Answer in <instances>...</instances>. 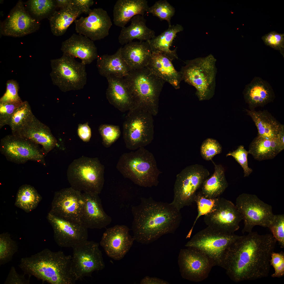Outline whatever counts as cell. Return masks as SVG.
<instances>
[{"label":"cell","instance_id":"6da1fadb","mask_svg":"<svg viewBox=\"0 0 284 284\" xmlns=\"http://www.w3.org/2000/svg\"><path fill=\"white\" fill-rule=\"evenodd\" d=\"M276 241L270 234L252 231L239 236L226 249L221 267L235 282L267 277Z\"/></svg>","mask_w":284,"mask_h":284},{"label":"cell","instance_id":"7a4b0ae2","mask_svg":"<svg viewBox=\"0 0 284 284\" xmlns=\"http://www.w3.org/2000/svg\"><path fill=\"white\" fill-rule=\"evenodd\" d=\"M131 230L134 240L147 245L167 234L174 233L181 220L180 210L171 203L158 201L151 197L141 198L132 207Z\"/></svg>","mask_w":284,"mask_h":284},{"label":"cell","instance_id":"3957f363","mask_svg":"<svg viewBox=\"0 0 284 284\" xmlns=\"http://www.w3.org/2000/svg\"><path fill=\"white\" fill-rule=\"evenodd\" d=\"M72 256L61 251L45 248L29 257L22 258L18 266L25 275L34 276L43 283L74 284L76 281L72 267Z\"/></svg>","mask_w":284,"mask_h":284},{"label":"cell","instance_id":"277c9868","mask_svg":"<svg viewBox=\"0 0 284 284\" xmlns=\"http://www.w3.org/2000/svg\"><path fill=\"white\" fill-rule=\"evenodd\" d=\"M125 153L120 157L116 168L125 178L145 187L158 185L161 173L153 154L144 147Z\"/></svg>","mask_w":284,"mask_h":284},{"label":"cell","instance_id":"5b68a950","mask_svg":"<svg viewBox=\"0 0 284 284\" xmlns=\"http://www.w3.org/2000/svg\"><path fill=\"white\" fill-rule=\"evenodd\" d=\"M135 106L148 110L154 116L158 113L159 97L165 82L147 67L131 70L124 78Z\"/></svg>","mask_w":284,"mask_h":284},{"label":"cell","instance_id":"8992f818","mask_svg":"<svg viewBox=\"0 0 284 284\" xmlns=\"http://www.w3.org/2000/svg\"><path fill=\"white\" fill-rule=\"evenodd\" d=\"M216 61L210 54L205 57L186 61L181 69L183 80L195 88L196 95L200 101L209 100L214 94Z\"/></svg>","mask_w":284,"mask_h":284},{"label":"cell","instance_id":"52a82bcc","mask_svg":"<svg viewBox=\"0 0 284 284\" xmlns=\"http://www.w3.org/2000/svg\"><path fill=\"white\" fill-rule=\"evenodd\" d=\"M104 167L97 158L84 156L74 160L67 171L70 187L82 192L99 194L104 182Z\"/></svg>","mask_w":284,"mask_h":284},{"label":"cell","instance_id":"ba28073f","mask_svg":"<svg viewBox=\"0 0 284 284\" xmlns=\"http://www.w3.org/2000/svg\"><path fill=\"white\" fill-rule=\"evenodd\" d=\"M153 115L144 108L135 106L128 111L123 124L126 148L134 150L150 144L154 137Z\"/></svg>","mask_w":284,"mask_h":284},{"label":"cell","instance_id":"9c48e42d","mask_svg":"<svg viewBox=\"0 0 284 284\" xmlns=\"http://www.w3.org/2000/svg\"><path fill=\"white\" fill-rule=\"evenodd\" d=\"M50 74L53 84L62 92L83 89L86 83L85 65L63 54L60 58L51 59Z\"/></svg>","mask_w":284,"mask_h":284},{"label":"cell","instance_id":"30bf717a","mask_svg":"<svg viewBox=\"0 0 284 284\" xmlns=\"http://www.w3.org/2000/svg\"><path fill=\"white\" fill-rule=\"evenodd\" d=\"M210 174L202 165L186 166L177 175L174 187L173 199L171 204L180 210L194 202L195 196L204 181Z\"/></svg>","mask_w":284,"mask_h":284},{"label":"cell","instance_id":"8fae6325","mask_svg":"<svg viewBox=\"0 0 284 284\" xmlns=\"http://www.w3.org/2000/svg\"><path fill=\"white\" fill-rule=\"evenodd\" d=\"M239 236L207 226L195 234L185 246L199 250L210 259L215 266L221 267L226 249Z\"/></svg>","mask_w":284,"mask_h":284},{"label":"cell","instance_id":"7c38bea8","mask_svg":"<svg viewBox=\"0 0 284 284\" xmlns=\"http://www.w3.org/2000/svg\"><path fill=\"white\" fill-rule=\"evenodd\" d=\"M244 220L243 233L252 232L259 225L268 228L273 220L272 206L260 199L256 195L242 193L237 198L235 205Z\"/></svg>","mask_w":284,"mask_h":284},{"label":"cell","instance_id":"4fadbf2b","mask_svg":"<svg viewBox=\"0 0 284 284\" xmlns=\"http://www.w3.org/2000/svg\"><path fill=\"white\" fill-rule=\"evenodd\" d=\"M72 248V267L76 281L91 276L94 271L104 268L105 264L98 243L87 240Z\"/></svg>","mask_w":284,"mask_h":284},{"label":"cell","instance_id":"5bb4252c","mask_svg":"<svg viewBox=\"0 0 284 284\" xmlns=\"http://www.w3.org/2000/svg\"><path fill=\"white\" fill-rule=\"evenodd\" d=\"M0 151L7 159L18 164L32 161L44 166V154L39 145L21 136L7 135L1 139Z\"/></svg>","mask_w":284,"mask_h":284},{"label":"cell","instance_id":"9a60e30c","mask_svg":"<svg viewBox=\"0 0 284 284\" xmlns=\"http://www.w3.org/2000/svg\"><path fill=\"white\" fill-rule=\"evenodd\" d=\"M178 263L181 277L195 282H201L208 277L215 266L208 256L194 248L187 247L179 252Z\"/></svg>","mask_w":284,"mask_h":284},{"label":"cell","instance_id":"2e32d148","mask_svg":"<svg viewBox=\"0 0 284 284\" xmlns=\"http://www.w3.org/2000/svg\"><path fill=\"white\" fill-rule=\"evenodd\" d=\"M83 204L82 192L71 187L63 188L55 193L49 212L65 220L81 222Z\"/></svg>","mask_w":284,"mask_h":284},{"label":"cell","instance_id":"e0dca14e","mask_svg":"<svg viewBox=\"0 0 284 284\" xmlns=\"http://www.w3.org/2000/svg\"><path fill=\"white\" fill-rule=\"evenodd\" d=\"M40 26V22L31 16L23 1L19 0L2 23L1 32L5 36L20 37L36 32Z\"/></svg>","mask_w":284,"mask_h":284},{"label":"cell","instance_id":"ac0fdd59","mask_svg":"<svg viewBox=\"0 0 284 284\" xmlns=\"http://www.w3.org/2000/svg\"><path fill=\"white\" fill-rule=\"evenodd\" d=\"M47 219L53 229L55 241L59 246L72 248L88 240V229L81 223L65 220L49 212Z\"/></svg>","mask_w":284,"mask_h":284},{"label":"cell","instance_id":"d6986e66","mask_svg":"<svg viewBox=\"0 0 284 284\" xmlns=\"http://www.w3.org/2000/svg\"><path fill=\"white\" fill-rule=\"evenodd\" d=\"M242 220L235 205L222 197L220 198L216 210L204 217V222L207 226L230 233H234L239 229Z\"/></svg>","mask_w":284,"mask_h":284},{"label":"cell","instance_id":"ffe728a7","mask_svg":"<svg viewBox=\"0 0 284 284\" xmlns=\"http://www.w3.org/2000/svg\"><path fill=\"white\" fill-rule=\"evenodd\" d=\"M134 241L127 226L116 225L106 230L100 244L109 257L119 260L129 252Z\"/></svg>","mask_w":284,"mask_h":284},{"label":"cell","instance_id":"44dd1931","mask_svg":"<svg viewBox=\"0 0 284 284\" xmlns=\"http://www.w3.org/2000/svg\"><path fill=\"white\" fill-rule=\"evenodd\" d=\"M74 22L77 33L93 41L107 36L112 24L106 11L100 8L92 9L87 17H81Z\"/></svg>","mask_w":284,"mask_h":284},{"label":"cell","instance_id":"7402d4cb","mask_svg":"<svg viewBox=\"0 0 284 284\" xmlns=\"http://www.w3.org/2000/svg\"><path fill=\"white\" fill-rule=\"evenodd\" d=\"M82 195L84 204L81 222L88 229H101L110 224L111 217L104 210L99 194L82 192Z\"/></svg>","mask_w":284,"mask_h":284},{"label":"cell","instance_id":"603a6c76","mask_svg":"<svg viewBox=\"0 0 284 284\" xmlns=\"http://www.w3.org/2000/svg\"><path fill=\"white\" fill-rule=\"evenodd\" d=\"M61 50L63 54L80 59L85 65L91 63L99 56L94 41L79 34H73L63 42Z\"/></svg>","mask_w":284,"mask_h":284},{"label":"cell","instance_id":"cb8c5ba5","mask_svg":"<svg viewBox=\"0 0 284 284\" xmlns=\"http://www.w3.org/2000/svg\"><path fill=\"white\" fill-rule=\"evenodd\" d=\"M106 78L108 86L106 96L109 103L122 112L129 111L134 107L132 96L124 78L109 76Z\"/></svg>","mask_w":284,"mask_h":284},{"label":"cell","instance_id":"d4e9b609","mask_svg":"<svg viewBox=\"0 0 284 284\" xmlns=\"http://www.w3.org/2000/svg\"><path fill=\"white\" fill-rule=\"evenodd\" d=\"M243 94L245 101L251 110L264 106L272 102L275 97L270 84L259 77H255L246 85Z\"/></svg>","mask_w":284,"mask_h":284},{"label":"cell","instance_id":"484cf974","mask_svg":"<svg viewBox=\"0 0 284 284\" xmlns=\"http://www.w3.org/2000/svg\"><path fill=\"white\" fill-rule=\"evenodd\" d=\"M15 135L42 145V149L45 155L54 148L57 143V139L52 134L50 128L35 116L26 127L19 133Z\"/></svg>","mask_w":284,"mask_h":284},{"label":"cell","instance_id":"4316f807","mask_svg":"<svg viewBox=\"0 0 284 284\" xmlns=\"http://www.w3.org/2000/svg\"><path fill=\"white\" fill-rule=\"evenodd\" d=\"M152 51L147 41H132L121 48L122 56L131 70L146 67L152 57Z\"/></svg>","mask_w":284,"mask_h":284},{"label":"cell","instance_id":"83f0119b","mask_svg":"<svg viewBox=\"0 0 284 284\" xmlns=\"http://www.w3.org/2000/svg\"><path fill=\"white\" fill-rule=\"evenodd\" d=\"M172 61L164 54L152 53L146 67L165 82H167L177 89L180 88L183 79L181 72L176 70Z\"/></svg>","mask_w":284,"mask_h":284},{"label":"cell","instance_id":"f1b7e54d","mask_svg":"<svg viewBox=\"0 0 284 284\" xmlns=\"http://www.w3.org/2000/svg\"><path fill=\"white\" fill-rule=\"evenodd\" d=\"M149 7L146 0H118L113 9L114 23L121 28L125 27L135 16H144Z\"/></svg>","mask_w":284,"mask_h":284},{"label":"cell","instance_id":"f546056e","mask_svg":"<svg viewBox=\"0 0 284 284\" xmlns=\"http://www.w3.org/2000/svg\"><path fill=\"white\" fill-rule=\"evenodd\" d=\"M121 48L112 55L98 56L97 66L101 75L106 78L112 76L123 78L128 75L131 70L122 56Z\"/></svg>","mask_w":284,"mask_h":284},{"label":"cell","instance_id":"4dcf8cb0","mask_svg":"<svg viewBox=\"0 0 284 284\" xmlns=\"http://www.w3.org/2000/svg\"><path fill=\"white\" fill-rule=\"evenodd\" d=\"M130 21L129 26L121 28L118 40L122 45L131 42L135 39L141 42L147 41L155 36L154 31L147 26L146 20L144 16H135Z\"/></svg>","mask_w":284,"mask_h":284},{"label":"cell","instance_id":"1f68e13d","mask_svg":"<svg viewBox=\"0 0 284 284\" xmlns=\"http://www.w3.org/2000/svg\"><path fill=\"white\" fill-rule=\"evenodd\" d=\"M245 110L254 122L259 136L268 139L275 138L284 125L266 110Z\"/></svg>","mask_w":284,"mask_h":284},{"label":"cell","instance_id":"d6a6232c","mask_svg":"<svg viewBox=\"0 0 284 284\" xmlns=\"http://www.w3.org/2000/svg\"><path fill=\"white\" fill-rule=\"evenodd\" d=\"M183 27L177 24L169 26L168 28L159 35L147 41L152 53L165 54L172 61L178 59L177 48L173 50L170 48L177 33L183 31Z\"/></svg>","mask_w":284,"mask_h":284},{"label":"cell","instance_id":"836d02e7","mask_svg":"<svg viewBox=\"0 0 284 284\" xmlns=\"http://www.w3.org/2000/svg\"><path fill=\"white\" fill-rule=\"evenodd\" d=\"M82 14L79 9L72 5L59 11H55L48 18L52 33L57 36L63 35Z\"/></svg>","mask_w":284,"mask_h":284},{"label":"cell","instance_id":"e575fe53","mask_svg":"<svg viewBox=\"0 0 284 284\" xmlns=\"http://www.w3.org/2000/svg\"><path fill=\"white\" fill-rule=\"evenodd\" d=\"M283 150L277 137L268 139L257 136L250 144L249 154L259 161L274 158Z\"/></svg>","mask_w":284,"mask_h":284},{"label":"cell","instance_id":"d590c367","mask_svg":"<svg viewBox=\"0 0 284 284\" xmlns=\"http://www.w3.org/2000/svg\"><path fill=\"white\" fill-rule=\"evenodd\" d=\"M214 166V171L204 181L200 191L205 197H219L228 186L225 175V169L221 164H217L211 160Z\"/></svg>","mask_w":284,"mask_h":284},{"label":"cell","instance_id":"8d00e7d4","mask_svg":"<svg viewBox=\"0 0 284 284\" xmlns=\"http://www.w3.org/2000/svg\"><path fill=\"white\" fill-rule=\"evenodd\" d=\"M42 199L41 196L33 187L29 185H23L18 190L14 205L29 213L37 207Z\"/></svg>","mask_w":284,"mask_h":284},{"label":"cell","instance_id":"74e56055","mask_svg":"<svg viewBox=\"0 0 284 284\" xmlns=\"http://www.w3.org/2000/svg\"><path fill=\"white\" fill-rule=\"evenodd\" d=\"M34 115L28 102H23L16 110L12 116L8 125L12 134L17 135L28 124Z\"/></svg>","mask_w":284,"mask_h":284},{"label":"cell","instance_id":"f35d334b","mask_svg":"<svg viewBox=\"0 0 284 284\" xmlns=\"http://www.w3.org/2000/svg\"><path fill=\"white\" fill-rule=\"evenodd\" d=\"M24 4L30 14L38 22L48 18L57 8L53 0H29Z\"/></svg>","mask_w":284,"mask_h":284},{"label":"cell","instance_id":"ab89813d","mask_svg":"<svg viewBox=\"0 0 284 284\" xmlns=\"http://www.w3.org/2000/svg\"><path fill=\"white\" fill-rule=\"evenodd\" d=\"M220 198V197L214 198H207L203 195L200 191L197 192L195 197L194 202L196 203L197 206L198 214L187 237L190 236L195 224L200 217L210 214L216 210Z\"/></svg>","mask_w":284,"mask_h":284},{"label":"cell","instance_id":"60d3db41","mask_svg":"<svg viewBox=\"0 0 284 284\" xmlns=\"http://www.w3.org/2000/svg\"><path fill=\"white\" fill-rule=\"evenodd\" d=\"M16 241L12 239L9 234L3 232L0 235V265H4L12 259L18 251Z\"/></svg>","mask_w":284,"mask_h":284},{"label":"cell","instance_id":"b9f144b4","mask_svg":"<svg viewBox=\"0 0 284 284\" xmlns=\"http://www.w3.org/2000/svg\"><path fill=\"white\" fill-rule=\"evenodd\" d=\"M175 12V8L166 0H160L149 7L146 13L152 14L161 21L165 20L169 26L171 25V20Z\"/></svg>","mask_w":284,"mask_h":284},{"label":"cell","instance_id":"7bdbcfd3","mask_svg":"<svg viewBox=\"0 0 284 284\" xmlns=\"http://www.w3.org/2000/svg\"><path fill=\"white\" fill-rule=\"evenodd\" d=\"M99 131L102 138V144L106 148L110 147L119 139L121 133L119 126L108 124L101 125Z\"/></svg>","mask_w":284,"mask_h":284},{"label":"cell","instance_id":"ee69618b","mask_svg":"<svg viewBox=\"0 0 284 284\" xmlns=\"http://www.w3.org/2000/svg\"><path fill=\"white\" fill-rule=\"evenodd\" d=\"M222 151V147L216 140L212 138L206 139L202 142L200 147V153L204 159L212 160L213 157L219 154Z\"/></svg>","mask_w":284,"mask_h":284},{"label":"cell","instance_id":"f6af8a7d","mask_svg":"<svg viewBox=\"0 0 284 284\" xmlns=\"http://www.w3.org/2000/svg\"><path fill=\"white\" fill-rule=\"evenodd\" d=\"M268 228L281 248L284 247V215H275Z\"/></svg>","mask_w":284,"mask_h":284},{"label":"cell","instance_id":"bcb514c9","mask_svg":"<svg viewBox=\"0 0 284 284\" xmlns=\"http://www.w3.org/2000/svg\"><path fill=\"white\" fill-rule=\"evenodd\" d=\"M249 154L243 145L239 146L235 150L230 151L227 154L226 157L231 156L240 165L244 170V177H248L251 173L253 170L248 167L247 156Z\"/></svg>","mask_w":284,"mask_h":284},{"label":"cell","instance_id":"7dc6e473","mask_svg":"<svg viewBox=\"0 0 284 284\" xmlns=\"http://www.w3.org/2000/svg\"><path fill=\"white\" fill-rule=\"evenodd\" d=\"M19 85L15 80L11 79L6 83V91L0 98V103H13L22 102L18 94Z\"/></svg>","mask_w":284,"mask_h":284},{"label":"cell","instance_id":"c3c4849f","mask_svg":"<svg viewBox=\"0 0 284 284\" xmlns=\"http://www.w3.org/2000/svg\"><path fill=\"white\" fill-rule=\"evenodd\" d=\"M265 44L279 50L284 57V34L278 33L275 31H271L262 37Z\"/></svg>","mask_w":284,"mask_h":284},{"label":"cell","instance_id":"681fc988","mask_svg":"<svg viewBox=\"0 0 284 284\" xmlns=\"http://www.w3.org/2000/svg\"><path fill=\"white\" fill-rule=\"evenodd\" d=\"M23 102L16 103H0V129L8 124L16 109Z\"/></svg>","mask_w":284,"mask_h":284},{"label":"cell","instance_id":"f907efd6","mask_svg":"<svg viewBox=\"0 0 284 284\" xmlns=\"http://www.w3.org/2000/svg\"><path fill=\"white\" fill-rule=\"evenodd\" d=\"M270 266H273L275 272L271 275L272 277L280 278L284 275V253L282 251L278 253L273 252L271 254L270 261Z\"/></svg>","mask_w":284,"mask_h":284},{"label":"cell","instance_id":"816d5d0a","mask_svg":"<svg viewBox=\"0 0 284 284\" xmlns=\"http://www.w3.org/2000/svg\"><path fill=\"white\" fill-rule=\"evenodd\" d=\"M25 275H21L18 273L15 268L11 267L8 275L4 282V284H29L30 283V278L26 279Z\"/></svg>","mask_w":284,"mask_h":284},{"label":"cell","instance_id":"f5cc1de1","mask_svg":"<svg viewBox=\"0 0 284 284\" xmlns=\"http://www.w3.org/2000/svg\"><path fill=\"white\" fill-rule=\"evenodd\" d=\"M72 5L79 9L82 13L88 15L92 9L90 7L94 3L93 0H71Z\"/></svg>","mask_w":284,"mask_h":284},{"label":"cell","instance_id":"db71d44e","mask_svg":"<svg viewBox=\"0 0 284 284\" xmlns=\"http://www.w3.org/2000/svg\"><path fill=\"white\" fill-rule=\"evenodd\" d=\"M78 135L83 141H89L91 137V131L88 123L83 124H79L77 130Z\"/></svg>","mask_w":284,"mask_h":284},{"label":"cell","instance_id":"11a10c76","mask_svg":"<svg viewBox=\"0 0 284 284\" xmlns=\"http://www.w3.org/2000/svg\"><path fill=\"white\" fill-rule=\"evenodd\" d=\"M140 284H169V283L167 281L156 277H150L146 276L141 280Z\"/></svg>","mask_w":284,"mask_h":284},{"label":"cell","instance_id":"9f6ffc18","mask_svg":"<svg viewBox=\"0 0 284 284\" xmlns=\"http://www.w3.org/2000/svg\"><path fill=\"white\" fill-rule=\"evenodd\" d=\"M57 8H66L72 5L71 0H55Z\"/></svg>","mask_w":284,"mask_h":284},{"label":"cell","instance_id":"6f0895ef","mask_svg":"<svg viewBox=\"0 0 284 284\" xmlns=\"http://www.w3.org/2000/svg\"><path fill=\"white\" fill-rule=\"evenodd\" d=\"M280 147L282 150L284 149V125L277 135Z\"/></svg>","mask_w":284,"mask_h":284}]
</instances>
